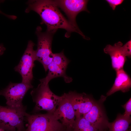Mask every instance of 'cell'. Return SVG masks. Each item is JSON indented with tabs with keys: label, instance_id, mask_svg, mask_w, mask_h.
I'll return each mask as SVG.
<instances>
[{
	"label": "cell",
	"instance_id": "1",
	"mask_svg": "<svg viewBox=\"0 0 131 131\" xmlns=\"http://www.w3.org/2000/svg\"><path fill=\"white\" fill-rule=\"evenodd\" d=\"M27 6L25 11L28 13L33 11L41 17L42 22L47 27V31L55 33L59 28L67 31L66 36H69L73 32L77 33L86 39L87 37L82 32L74 28L63 16L53 0H30L27 3Z\"/></svg>",
	"mask_w": 131,
	"mask_h": 131
},
{
	"label": "cell",
	"instance_id": "2",
	"mask_svg": "<svg viewBox=\"0 0 131 131\" xmlns=\"http://www.w3.org/2000/svg\"><path fill=\"white\" fill-rule=\"evenodd\" d=\"M40 83L37 87L31 91L30 94L35 105L34 112L45 110L52 114L55 110L61 98L50 89L49 83L42 78L39 80Z\"/></svg>",
	"mask_w": 131,
	"mask_h": 131
},
{
	"label": "cell",
	"instance_id": "3",
	"mask_svg": "<svg viewBox=\"0 0 131 131\" xmlns=\"http://www.w3.org/2000/svg\"><path fill=\"white\" fill-rule=\"evenodd\" d=\"M26 107L13 108L0 105V128L6 131H24Z\"/></svg>",
	"mask_w": 131,
	"mask_h": 131
},
{
	"label": "cell",
	"instance_id": "4",
	"mask_svg": "<svg viewBox=\"0 0 131 131\" xmlns=\"http://www.w3.org/2000/svg\"><path fill=\"white\" fill-rule=\"evenodd\" d=\"M27 122L24 131H63L66 128L52 114H30L26 113Z\"/></svg>",
	"mask_w": 131,
	"mask_h": 131
},
{
	"label": "cell",
	"instance_id": "5",
	"mask_svg": "<svg viewBox=\"0 0 131 131\" xmlns=\"http://www.w3.org/2000/svg\"><path fill=\"white\" fill-rule=\"evenodd\" d=\"M35 33L38 38L37 48L34 51L35 60L41 63L47 72L48 65L52 61L51 45L54 33L47 31L43 32L40 26L37 27Z\"/></svg>",
	"mask_w": 131,
	"mask_h": 131
},
{
	"label": "cell",
	"instance_id": "6",
	"mask_svg": "<svg viewBox=\"0 0 131 131\" xmlns=\"http://www.w3.org/2000/svg\"><path fill=\"white\" fill-rule=\"evenodd\" d=\"M33 88L32 84L11 82L6 88L0 90V96L5 97L7 106L20 108L24 106L22 102L25 94L29 89Z\"/></svg>",
	"mask_w": 131,
	"mask_h": 131
},
{
	"label": "cell",
	"instance_id": "7",
	"mask_svg": "<svg viewBox=\"0 0 131 131\" xmlns=\"http://www.w3.org/2000/svg\"><path fill=\"white\" fill-rule=\"evenodd\" d=\"M35 44L32 41H28L26 49L18 64L14 68L15 71L18 72L22 78V82L31 84L33 79V69L35 61Z\"/></svg>",
	"mask_w": 131,
	"mask_h": 131
},
{
	"label": "cell",
	"instance_id": "8",
	"mask_svg": "<svg viewBox=\"0 0 131 131\" xmlns=\"http://www.w3.org/2000/svg\"><path fill=\"white\" fill-rule=\"evenodd\" d=\"M88 0H59L53 1L58 7L64 12L68 19V21L76 29H79L76 21L77 15L80 12L85 11L90 13L87 8Z\"/></svg>",
	"mask_w": 131,
	"mask_h": 131
},
{
	"label": "cell",
	"instance_id": "9",
	"mask_svg": "<svg viewBox=\"0 0 131 131\" xmlns=\"http://www.w3.org/2000/svg\"><path fill=\"white\" fill-rule=\"evenodd\" d=\"M106 97L102 95L90 110L83 116L99 131H105L108 129L109 122L103 104Z\"/></svg>",
	"mask_w": 131,
	"mask_h": 131
},
{
	"label": "cell",
	"instance_id": "10",
	"mask_svg": "<svg viewBox=\"0 0 131 131\" xmlns=\"http://www.w3.org/2000/svg\"><path fill=\"white\" fill-rule=\"evenodd\" d=\"M61 96L58 107L52 114L66 128L72 130L75 119L74 110L66 93Z\"/></svg>",
	"mask_w": 131,
	"mask_h": 131
},
{
	"label": "cell",
	"instance_id": "11",
	"mask_svg": "<svg viewBox=\"0 0 131 131\" xmlns=\"http://www.w3.org/2000/svg\"><path fill=\"white\" fill-rule=\"evenodd\" d=\"M66 94L73 106L76 118L88 113L96 101L91 96L84 93L70 91Z\"/></svg>",
	"mask_w": 131,
	"mask_h": 131
},
{
	"label": "cell",
	"instance_id": "12",
	"mask_svg": "<svg viewBox=\"0 0 131 131\" xmlns=\"http://www.w3.org/2000/svg\"><path fill=\"white\" fill-rule=\"evenodd\" d=\"M123 46L122 42L119 41L113 46L107 45L104 49V52L110 56L112 67L115 71L123 68L127 60L122 49Z\"/></svg>",
	"mask_w": 131,
	"mask_h": 131
},
{
	"label": "cell",
	"instance_id": "13",
	"mask_svg": "<svg viewBox=\"0 0 131 131\" xmlns=\"http://www.w3.org/2000/svg\"><path fill=\"white\" fill-rule=\"evenodd\" d=\"M116 77L112 87L106 93L110 96L118 91L123 93L129 91L131 87V79L123 68L116 71Z\"/></svg>",
	"mask_w": 131,
	"mask_h": 131
},
{
	"label": "cell",
	"instance_id": "14",
	"mask_svg": "<svg viewBox=\"0 0 131 131\" xmlns=\"http://www.w3.org/2000/svg\"><path fill=\"white\" fill-rule=\"evenodd\" d=\"M48 73L43 78L47 83H49L53 78L59 77H63L65 82L67 83H70L72 81V78L66 74V71L62 69L52 61L48 65Z\"/></svg>",
	"mask_w": 131,
	"mask_h": 131
},
{
	"label": "cell",
	"instance_id": "15",
	"mask_svg": "<svg viewBox=\"0 0 131 131\" xmlns=\"http://www.w3.org/2000/svg\"><path fill=\"white\" fill-rule=\"evenodd\" d=\"M131 122V117H127L123 114H118L113 122H109L108 131H130L129 128Z\"/></svg>",
	"mask_w": 131,
	"mask_h": 131
},
{
	"label": "cell",
	"instance_id": "16",
	"mask_svg": "<svg viewBox=\"0 0 131 131\" xmlns=\"http://www.w3.org/2000/svg\"><path fill=\"white\" fill-rule=\"evenodd\" d=\"M83 116L76 118L72 131H99Z\"/></svg>",
	"mask_w": 131,
	"mask_h": 131
},
{
	"label": "cell",
	"instance_id": "17",
	"mask_svg": "<svg viewBox=\"0 0 131 131\" xmlns=\"http://www.w3.org/2000/svg\"><path fill=\"white\" fill-rule=\"evenodd\" d=\"M52 61L65 71L70 62L69 60L64 55L63 51L59 53H53Z\"/></svg>",
	"mask_w": 131,
	"mask_h": 131
},
{
	"label": "cell",
	"instance_id": "18",
	"mask_svg": "<svg viewBox=\"0 0 131 131\" xmlns=\"http://www.w3.org/2000/svg\"><path fill=\"white\" fill-rule=\"evenodd\" d=\"M123 52L126 57L131 58V40L127 42L122 47Z\"/></svg>",
	"mask_w": 131,
	"mask_h": 131
},
{
	"label": "cell",
	"instance_id": "19",
	"mask_svg": "<svg viewBox=\"0 0 131 131\" xmlns=\"http://www.w3.org/2000/svg\"><path fill=\"white\" fill-rule=\"evenodd\" d=\"M122 107L125 110V112L123 114L124 116L127 117H130L131 115V98L129 99L128 101Z\"/></svg>",
	"mask_w": 131,
	"mask_h": 131
},
{
	"label": "cell",
	"instance_id": "20",
	"mask_svg": "<svg viewBox=\"0 0 131 131\" xmlns=\"http://www.w3.org/2000/svg\"><path fill=\"white\" fill-rule=\"evenodd\" d=\"M110 6L113 10H115L116 7L122 4L124 1L123 0H106Z\"/></svg>",
	"mask_w": 131,
	"mask_h": 131
},
{
	"label": "cell",
	"instance_id": "21",
	"mask_svg": "<svg viewBox=\"0 0 131 131\" xmlns=\"http://www.w3.org/2000/svg\"><path fill=\"white\" fill-rule=\"evenodd\" d=\"M0 14L4 15L8 18L14 20L16 19V16L14 15H11L6 14L1 11L0 10Z\"/></svg>",
	"mask_w": 131,
	"mask_h": 131
},
{
	"label": "cell",
	"instance_id": "22",
	"mask_svg": "<svg viewBox=\"0 0 131 131\" xmlns=\"http://www.w3.org/2000/svg\"><path fill=\"white\" fill-rule=\"evenodd\" d=\"M6 49L2 44H0V56L4 53Z\"/></svg>",
	"mask_w": 131,
	"mask_h": 131
},
{
	"label": "cell",
	"instance_id": "23",
	"mask_svg": "<svg viewBox=\"0 0 131 131\" xmlns=\"http://www.w3.org/2000/svg\"><path fill=\"white\" fill-rule=\"evenodd\" d=\"M63 131H72V130L66 128Z\"/></svg>",
	"mask_w": 131,
	"mask_h": 131
},
{
	"label": "cell",
	"instance_id": "24",
	"mask_svg": "<svg viewBox=\"0 0 131 131\" xmlns=\"http://www.w3.org/2000/svg\"><path fill=\"white\" fill-rule=\"evenodd\" d=\"M5 131L4 130L0 128V131Z\"/></svg>",
	"mask_w": 131,
	"mask_h": 131
},
{
	"label": "cell",
	"instance_id": "25",
	"mask_svg": "<svg viewBox=\"0 0 131 131\" xmlns=\"http://www.w3.org/2000/svg\"></svg>",
	"mask_w": 131,
	"mask_h": 131
}]
</instances>
